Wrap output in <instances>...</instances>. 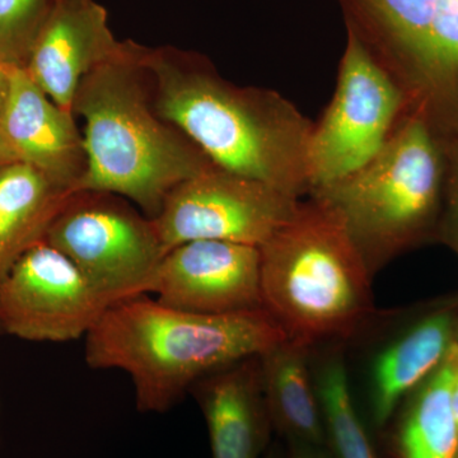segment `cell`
<instances>
[{"mask_svg":"<svg viewBox=\"0 0 458 458\" xmlns=\"http://www.w3.org/2000/svg\"><path fill=\"white\" fill-rule=\"evenodd\" d=\"M157 113L216 167L309 197L313 123L276 90L229 82L208 57L140 45Z\"/></svg>","mask_w":458,"mask_h":458,"instance_id":"6da1fadb","label":"cell"},{"mask_svg":"<svg viewBox=\"0 0 458 458\" xmlns=\"http://www.w3.org/2000/svg\"><path fill=\"white\" fill-rule=\"evenodd\" d=\"M286 337L265 310L203 315L138 294L107 307L87 334L84 360L92 369L128 373L137 409L162 414L203 377L259 357Z\"/></svg>","mask_w":458,"mask_h":458,"instance_id":"7a4b0ae2","label":"cell"},{"mask_svg":"<svg viewBox=\"0 0 458 458\" xmlns=\"http://www.w3.org/2000/svg\"><path fill=\"white\" fill-rule=\"evenodd\" d=\"M73 114L84 120L87 158L78 191L119 195L148 218L158 216L165 198L183 181L216 167L157 113L138 42L126 40L116 56L83 78Z\"/></svg>","mask_w":458,"mask_h":458,"instance_id":"3957f363","label":"cell"},{"mask_svg":"<svg viewBox=\"0 0 458 458\" xmlns=\"http://www.w3.org/2000/svg\"><path fill=\"white\" fill-rule=\"evenodd\" d=\"M262 306L286 335L313 345L346 337L373 311L369 265L339 214L302 200L260 246Z\"/></svg>","mask_w":458,"mask_h":458,"instance_id":"277c9868","label":"cell"},{"mask_svg":"<svg viewBox=\"0 0 458 458\" xmlns=\"http://www.w3.org/2000/svg\"><path fill=\"white\" fill-rule=\"evenodd\" d=\"M443 176L438 134L423 116L406 113L372 161L309 197L339 214L373 274L426 233Z\"/></svg>","mask_w":458,"mask_h":458,"instance_id":"5b68a950","label":"cell"},{"mask_svg":"<svg viewBox=\"0 0 458 458\" xmlns=\"http://www.w3.org/2000/svg\"><path fill=\"white\" fill-rule=\"evenodd\" d=\"M352 32L399 84L408 110L458 129V0H336Z\"/></svg>","mask_w":458,"mask_h":458,"instance_id":"8992f818","label":"cell"},{"mask_svg":"<svg viewBox=\"0 0 458 458\" xmlns=\"http://www.w3.org/2000/svg\"><path fill=\"white\" fill-rule=\"evenodd\" d=\"M44 241L71 259L111 303L144 294L165 254L153 219L119 195L87 190L71 195Z\"/></svg>","mask_w":458,"mask_h":458,"instance_id":"52a82bcc","label":"cell"},{"mask_svg":"<svg viewBox=\"0 0 458 458\" xmlns=\"http://www.w3.org/2000/svg\"><path fill=\"white\" fill-rule=\"evenodd\" d=\"M406 113L408 101L399 84L361 42L346 31L335 92L319 122L313 125L310 192L342 180L372 161Z\"/></svg>","mask_w":458,"mask_h":458,"instance_id":"ba28073f","label":"cell"},{"mask_svg":"<svg viewBox=\"0 0 458 458\" xmlns=\"http://www.w3.org/2000/svg\"><path fill=\"white\" fill-rule=\"evenodd\" d=\"M301 203L261 181L214 167L172 190L153 223L165 252L203 240L260 247Z\"/></svg>","mask_w":458,"mask_h":458,"instance_id":"9c48e42d","label":"cell"},{"mask_svg":"<svg viewBox=\"0 0 458 458\" xmlns=\"http://www.w3.org/2000/svg\"><path fill=\"white\" fill-rule=\"evenodd\" d=\"M110 304L71 259L41 241L0 284V331L29 342H73Z\"/></svg>","mask_w":458,"mask_h":458,"instance_id":"30bf717a","label":"cell"},{"mask_svg":"<svg viewBox=\"0 0 458 458\" xmlns=\"http://www.w3.org/2000/svg\"><path fill=\"white\" fill-rule=\"evenodd\" d=\"M260 262V247L191 241L165 252L143 293L203 315L258 311L264 310Z\"/></svg>","mask_w":458,"mask_h":458,"instance_id":"8fae6325","label":"cell"},{"mask_svg":"<svg viewBox=\"0 0 458 458\" xmlns=\"http://www.w3.org/2000/svg\"><path fill=\"white\" fill-rule=\"evenodd\" d=\"M123 44L108 26L106 9L96 0H54L25 69L54 104L73 113L83 78L116 56Z\"/></svg>","mask_w":458,"mask_h":458,"instance_id":"7c38bea8","label":"cell"},{"mask_svg":"<svg viewBox=\"0 0 458 458\" xmlns=\"http://www.w3.org/2000/svg\"><path fill=\"white\" fill-rule=\"evenodd\" d=\"M0 134L18 162L31 165L60 188L78 191L87 158L74 114L54 104L23 66L9 64Z\"/></svg>","mask_w":458,"mask_h":458,"instance_id":"4fadbf2b","label":"cell"},{"mask_svg":"<svg viewBox=\"0 0 458 458\" xmlns=\"http://www.w3.org/2000/svg\"><path fill=\"white\" fill-rule=\"evenodd\" d=\"M190 393L207 421L212 458H264L273 426L259 357L214 370Z\"/></svg>","mask_w":458,"mask_h":458,"instance_id":"5bb4252c","label":"cell"},{"mask_svg":"<svg viewBox=\"0 0 458 458\" xmlns=\"http://www.w3.org/2000/svg\"><path fill=\"white\" fill-rule=\"evenodd\" d=\"M458 324L452 310H439L420 319L377 358L372 369L370 415L382 429L400 401L438 369L457 342Z\"/></svg>","mask_w":458,"mask_h":458,"instance_id":"9a60e30c","label":"cell"},{"mask_svg":"<svg viewBox=\"0 0 458 458\" xmlns=\"http://www.w3.org/2000/svg\"><path fill=\"white\" fill-rule=\"evenodd\" d=\"M311 345L286 337L259 355L273 430L286 441L327 445L321 406L309 367Z\"/></svg>","mask_w":458,"mask_h":458,"instance_id":"2e32d148","label":"cell"},{"mask_svg":"<svg viewBox=\"0 0 458 458\" xmlns=\"http://www.w3.org/2000/svg\"><path fill=\"white\" fill-rule=\"evenodd\" d=\"M74 192L22 162L0 170V284L18 259L44 241L50 223Z\"/></svg>","mask_w":458,"mask_h":458,"instance_id":"e0dca14e","label":"cell"},{"mask_svg":"<svg viewBox=\"0 0 458 458\" xmlns=\"http://www.w3.org/2000/svg\"><path fill=\"white\" fill-rule=\"evenodd\" d=\"M458 342L415 390L394 433V458H458V424L452 403Z\"/></svg>","mask_w":458,"mask_h":458,"instance_id":"ac0fdd59","label":"cell"},{"mask_svg":"<svg viewBox=\"0 0 458 458\" xmlns=\"http://www.w3.org/2000/svg\"><path fill=\"white\" fill-rule=\"evenodd\" d=\"M327 445L335 458H379L352 401L345 363L333 355L315 379Z\"/></svg>","mask_w":458,"mask_h":458,"instance_id":"d6986e66","label":"cell"},{"mask_svg":"<svg viewBox=\"0 0 458 458\" xmlns=\"http://www.w3.org/2000/svg\"><path fill=\"white\" fill-rule=\"evenodd\" d=\"M54 0H0V60L25 68Z\"/></svg>","mask_w":458,"mask_h":458,"instance_id":"ffe728a7","label":"cell"},{"mask_svg":"<svg viewBox=\"0 0 458 458\" xmlns=\"http://www.w3.org/2000/svg\"><path fill=\"white\" fill-rule=\"evenodd\" d=\"M286 458H335L327 445L301 441H286Z\"/></svg>","mask_w":458,"mask_h":458,"instance_id":"44dd1931","label":"cell"},{"mask_svg":"<svg viewBox=\"0 0 458 458\" xmlns=\"http://www.w3.org/2000/svg\"><path fill=\"white\" fill-rule=\"evenodd\" d=\"M450 192H448V212H450V222L454 229V236L458 242V138L454 147V157H452Z\"/></svg>","mask_w":458,"mask_h":458,"instance_id":"7402d4cb","label":"cell"},{"mask_svg":"<svg viewBox=\"0 0 458 458\" xmlns=\"http://www.w3.org/2000/svg\"><path fill=\"white\" fill-rule=\"evenodd\" d=\"M9 93V64L0 60V116L4 110Z\"/></svg>","mask_w":458,"mask_h":458,"instance_id":"603a6c76","label":"cell"},{"mask_svg":"<svg viewBox=\"0 0 458 458\" xmlns=\"http://www.w3.org/2000/svg\"><path fill=\"white\" fill-rule=\"evenodd\" d=\"M17 156L14 155L12 148L8 146L7 141L0 134V170L7 167L9 165L17 164Z\"/></svg>","mask_w":458,"mask_h":458,"instance_id":"cb8c5ba5","label":"cell"},{"mask_svg":"<svg viewBox=\"0 0 458 458\" xmlns=\"http://www.w3.org/2000/svg\"><path fill=\"white\" fill-rule=\"evenodd\" d=\"M452 403H454V415H456L458 424V369L454 377V390H452Z\"/></svg>","mask_w":458,"mask_h":458,"instance_id":"d4e9b609","label":"cell"},{"mask_svg":"<svg viewBox=\"0 0 458 458\" xmlns=\"http://www.w3.org/2000/svg\"><path fill=\"white\" fill-rule=\"evenodd\" d=\"M264 458H286L285 451L280 450L278 445H271V447L267 448Z\"/></svg>","mask_w":458,"mask_h":458,"instance_id":"484cf974","label":"cell"},{"mask_svg":"<svg viewBox=\"0 0 458 458\" xmlns=\"http://www.w3.org/2000/svg\"><path fill=\"white\" fill-rule=\"evenodd\" d=\"M457 342H458V333H457Z\"/></svg>","mask_w":458,"mask_h":458,"instance_id":"4316f807","label":"cell"}]
</instances>
